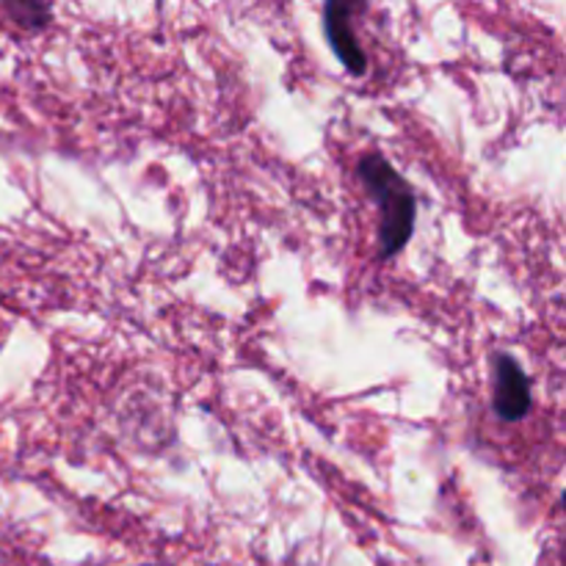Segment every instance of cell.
Listing matches in <instances>:
<instances>
[{
	"label": "cell",
	"mask_w": 566,
	"mask_h": 566,
	"mask_svg": "<svg viewBox=\"0 0 566 566\" xmlns=\"http://www.w3.org/2000/svg\"><path fill=\"white\" fill-rule=\"evenodd\" d=\"M363 3H340V0H332L324 9V28L326 36H329L332 50L340 59V64L346 66L352 75H365L368 72V55H365L363 44H359L357 33H354V11H363Z\"/></svg>",
	"instance_id": "obj_3"
},
{
	"label": "cell",
	"mask_w": 566,
	"mask_h": 566,
	"mask_svg": "<svg viewBox=\"0 0 566 566\" xmlns=\"http://www.w3.org/2000/svg\"><path fill=\"white\" fill-rule=\"evenodd\" d=\"M6 11L14 17V22H20V25H28V28H42L50 14L48 6H36V3H9L6 6Z\"/></svg>",
	"instance_id": "obj_4"
},
{
	"label": "cell",
	"mask_w": 566,
	"mask_h": 566,
	"mask_svg": "<svg viewBox=\"0 0 566 566\" xmlns=\"http://www.w3.org/2000/svg\"><path fill=\"white\" fill-rule=\"evenodd\" d=\"M357 171L363 177V186L368 188V193L381 208L379 254L381 260H387L401 252L409 238H412L418 199H415L412 186L379 153H365L359 158Z\"/></svg>",
	"instance_id": "obj_1"
},
{
	"label": "cell",
	"mask_w": 566,
	"mask_h": 566,
	"mask_svg": "<svg viewBox=\"0 0 566 566\" xmlns=\"http://www.w3.org/2000/svg\"><path fill=\"white\" fill-rule=\"evenodd\" d=\"M492 407L501 420L517 423L531 412V381L509 354L492 357Z\"/></svg>",
	"instance_id": "obj_2"
}]
</instances>
